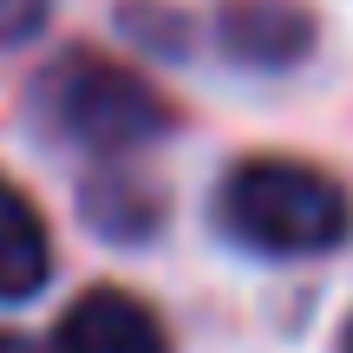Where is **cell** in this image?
Returning <instances> with one entry per match:
<instances>
[{
  "mask_svg": "<svg viewBox=\"0 0 353 353\" xmlns=\"http://www.w3.org/2000/svg\"><path fill=\"white\" fill-rule=\"evenodd\" d=\"M46 275H52L46 223H39V210L0 176V301H26V294H39Z\"/></svg>",
  "mask_w": 353,
  "mask_h": 353,
  "instance_id": "cell-5",
  "label": "cell"
},
{
  "mask_svg": "<svg viewBox=\"0 0 353 353\" xmlns=\"http://www.w3.org/2000/svg\"><path fill=\"white\" fill-rule=\"evenodd\" d=\"M314 39V20H307L301 0H229L223 7V52L255 72L268 65H294Z\"/></svg>",
  "mask_w": 353,
  "mask_h": 353,
  "instance_id": "cell-4",
  "label": "cell"
},
{
  "mask_svg": "<svg viewBox=\"0 0 353 353\" xmlns=\"http://www.w3.org/2000/svg\"><path fill=\"white\" fill-rule=\"evenodd\" d=\"M52 353H170L157 314L125 288H85L52 327Z\"/></svg>",
  "mask_w": 353,
  "mask_h": 353,
  "instance_id": "cell-3",
  "label": "cell"
},
{
  "mask_svg": "<svg viewBox=\"0 0 353 353\" xmlns=\"http://www.w3.org/2000/svg\"><path fill=\"white\" fill-rule=\"evenodd\" d=\"M33 118L52 131L59 144L79 151H138L170 125V105L144 85L138 72H125L105 52H59L46 72L33 79Z\"/></svg>",
  "mask_w": 353,
  "mask_h": 353,
  "instance_id": "cell-2",
  "label": "cell"
},
{
  "mask_svg": "<svg viewBox=\"0 0 353 353\" xmlns=\"http://www.w3.org/2000/svg\"><path fill=\"white\" fill-rule=\"evenodd\" d=\"M46 7L52 0H0V46H20L46 26Z\"/></svg>",
  "mask_w": 353,
  "mask_h": 353,
  "instance_id": "cell-6",
  "label": "cell"
},
{
  "mask_svg": "<svg viewBox=\"0 0 353 353\" xmlns=\"http://www.w3.org/2000/svg\"><path fill=\"white\" fill-rule=\"evenodd\" d=\"M216 223L249 255H321L353 229V203L301 157H242L216 190Z\"/></svg>",
  "mask_w": 353,
  "mask_h": 353,
  "instance_id": "cell-1",
  "label": "cell"
},
{
  "mask_svg": "<svg viewBox=\"0 0 353 353\" xmlns=\"http://www.w3.org/2000/svg\"><path fill=\"white\" fill-rule=\"evenodd\" d=\"M341 353H353V321H347V327H341Z\"/></svg>",
  "mask_w": 353,
  "mask_h": 353,
  "instance_id": "cell-8",
  "label": "cell"
},
{
  "mask_svg": "<svg viewBox=\"0 0 353 353\" xmlns=\"http://www.w3.org/2000/svg\"><path fill=\"white\" fill-rule=\"evenodd\" d=\"M0 353H39L26 334H13V327H0Z\"/></svg>",
  "mask_w": 353,
  "mask_h": 353,
  "instance_id": "cell-7",
  "label": "cell"
}]
</instances>
